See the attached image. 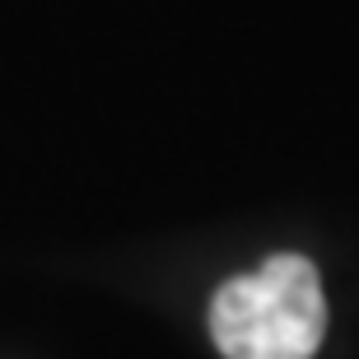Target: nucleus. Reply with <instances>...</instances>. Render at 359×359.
Wrapping results in <instances>:
<instances>
[{
    "mask_svg": "<svg viewBox=\"0 0 359 359\" xmlns=\"http://www.w3.org/2000/svg\"><path fill=\"white\" fill-rule=\"evenodd\" d=\"M322 336V276L299 252H276L248 276L224 280L210 299V341L224 359H313Z\"/></svg>",
    "mask_w": 359,
    "mask_h": 359,
    "instance_id": "obj_1",
    "label": "nucleus"
}]
</instances>
